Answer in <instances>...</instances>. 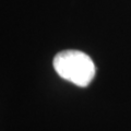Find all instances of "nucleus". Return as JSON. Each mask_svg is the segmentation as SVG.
Listing matches in <instances>:
<instances>
[{
  "label": "nucleus",
  "instance_id": "obj_1",
  "mask_svg": "<svg viewBox=\"0 0 131 131\" xmlns=\"http://www.w3.org/2000/svg\"><path fill=\"white\" fill-rule=\"evenodd\" d=\"M56 72L63 80L86 88L95 77L96 68L89 55L79 50L58 52L52 61Z\"/></svg>",
  "mask_w": 131,
  "mask_h": 131
}]
</instances>
